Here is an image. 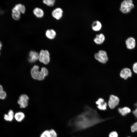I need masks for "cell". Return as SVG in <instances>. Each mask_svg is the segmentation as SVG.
Listing matches in <instances>:
<instances>
[{
  "instance_id": "f1b7e54d",
  "label": "cell",
  "mask_w": 137,
  "mask_h": 137,
  "mask_svg": "<svg viewBox=\"0 0 137 137\" xmlns=\"http://www.w3.org/2000/svg\"><path fill=\"white\" fill-rule=\"evenodd\" d=\"M135 106H136V108L133 111L132 113L137 118V102L135 103Z\"/></svg>"
},
{
  "instance_id": "603a6c76",
  "label": "cell",
  "mask_w": 137,
  "mask_h": 137,
  "mask_svg": "<svg viewBox=\"0 0 137 137\" xmlns=\"http://www.w3.org/2000/svg\"><path fill=\"white\" fill-rule=\"evenodd\" d=\"M40 137H51L49 130L44 131L41 134Z\"/></svg>"
},
{
  "instance_id": "7c38bea8",
  "label": "cell",
  "mask_w": 137,
  "mask_h": 137,
  "mask_svg": "<svg viewBox=\"0 0 137 137\" xmlns=\"http://www.w3.org/2000/svg\"><path fill=\"white\" fill-rule=\"evenodd\" d=\"M39 54L36 51H31L29 53V61L31 63H33L39 59Z\"/></svg>"
},
{
  "instance_id": "30bf717a",
  "label": "cell",
  "mask_w": 137,
  "mask_h": 137,
  "mask_svg": "<svg viewBox=\"0 0 137 137\" xmlns=\"http://www.w3.org/2000/svg\"><path fill=\"white\" fill-rule=\"evenodd\" d=\"M96 104L97 105V107L99 109L101 110H105L107 109V104L103 98H99L96 101Z\"/></svg>"
},
{
  "instance_id": "7a4b0ae2",
  "label": "cell",
  "mask_w": 137,
  "mask_h": 137,
  "mask_svg": "<svg viewBox=\"0 0 137 137\" xmlns=\"http://www.w3.org/2000/svg\"><path fill=\"white\" fill-rule=\"evenodd\" d=\"M39 68L38 65H35L31 69V74L33 79L42 80L44 79L45 76L48 75V71L45 67H42L40 71H39Z\"/></svg>"
},
{
  "instance_id": "ffe728a7",
  "label": "cell",
  "mask_w": 137,
  "mask_h": 137,
  "mask_svg": "<svg viewBox=\"0 0 137 137\" xmlns=\"http://www.w3.org/2000/svg\"><path fill=\"white\" fill-rule=\"evenodd\" d=\"M12 18L15 20H18L20 18V13L15 7L12 10Z\"/></svg>"
},
{
  "instance_id": "4dcf8cb0",
  "label": "cell",
  "mask_w": 137,
  "mask_h": 137,
  "mask_svg": "<svg viewBox=\"0 0 137 137\" xmlns=\"http://www.w3.org/2000/svg\"><path fill=\"white\" fill-rule=\"evenodd\" d=\"M3 91V88L2 87L1 85H0V92Z\"/></svg>"
},
{
  "instance_id": "9a60e30c",
  "label": "cell",
  "mask_w": 137,
  "mask_h": 137,
  "mask_svg": "<svg viewBox=\"0 0 137 137\" xmlns=\"http://www.w3.org/2000/svg\"><path fill=\"white\" fill-rule=\"evenodd\" d=\"M45 34L48 38L50 39H53L55 37L56 33L55 30L50 29L47 30L45 32Z\"/></svg>"
},
{
  "instance_id": "4316f807",
  "label": "cell",
  "mask_w": 137,
  "mask_h": 137,
  "mask_svg": "<svg viewBox=\"0 0 137 137\" xmlns=\"http://www.w3.org/2000/svg\"><path fill=\"white\" fill-rule=\"evenodd\" d=\"M118 134L116 131H112L109 135V137H118Z\"/></svg>"
},
{
  "instance_id": "2e32d148",
  "label": "cell",
  "mask_w": 137,
  "mask_h": 137,
  "mask_svg": "<svg viewBox=\"0 0 137 137\" xmlns=\"http://www.w3.org/2000/svg\"><path fill=\"white\" fill-rule=\"evenodd\" d=\"M14 114L11 110H10L7 114H5L4 116V119L6 121H11L14 118Z\"/></svg>"
},
{
  "instance_id": "d6986e66",
  "label": "cell",
  "mask_w": 137,
  "mask_h": 137,
  "mask_svg": "<svg viewBox=\"0 0 137 137\" xmlns=\"http://www.w3.org/2000/svg\"><path fill=\"white\" fill-rule=\"evenodd\" d=\"M131 110L128 107H125L122 108H119L118 109L119 112L122 116H125L128 113H130Z\"/></svg>"
},
{
  "instance_id": "d6a6232c",
  "label": "cell",
  "mask_w": 137,
  "mask_h": 137,
  "mask_svg": "<svg viewBox=\"0 0 137 137\" xmlns=\"http://www.w3.org/2000/svg\"><path fill=\"white\" fill-rule=\"evenodd\" d=\"M128 137H129V136H128Z\"/></svg>"
},
{
  "instance_id": "5b68a950",
  "label": "cell",
  "mask_w": 137,
  "mask_h": 137,
  "mask_svg": "<svg viewBox=\"0 0 137 137\" xmlns=\"http://www.w3.org/2000/svg\"><path fill=\"white\" fill-rule=\"evenodd\" d=\"M95 59L101 63H105L108 61V58L106 52L100 50L94 55Z\"/></svg>"
},
{
  "instance_id": "f546056e",
  "label": "cell",
  "mask_w": 137,
  "mask_h": 137,
  "mask_svg": "<svg viewBox=\"0 0 137 137\" xmlns=\"http://www.w3.org/2000/svg\"><path fill=\"white\" fill-rule=\"evenodd\" d=\"M4 13V11L0 8V14H2Z\"/></svg>"
},
{
  "instance_id": "9c48e42d",
  "label": "cell",
  "mask_w": 137,
  "mask_h": 137,
  "mask_svg": "<svg viewBox=\"0 0 137 137\" xmlns=\"http://www.w3.org/2000/svg\"><path fill=\"white\" fill-rule=\"evenodd\" d=\"M125 43L126 47L129 50L133 49L136 47V40L132 37H130L128 38L125 41Z\"/></svg>"
},
{
  "instance_id": "277c9868",
  "label": "cell",
  "mask_w": 137,
  "mask_h": 137,
  "mask_svg": "<svg viewBox=\"0 0 137 137\" xmlns=\"http://www.w3.org/2000/svg\"><path fill=\"white\" fill-rule=\"evenodd\" d=\"M39 55V60L41 62L46 64L50 61V54L47 50H41Z\"/></svg>"
},
{
  "instance_id": "3957f363",
  "label": "cell",
  "mask_w": 137,
  "mask_h": 137,
  "mask_svg": "<svg viewBox=\"0 0 137 137\" xmlns=\"http://www.w3.org/2000/svg\"><path fill=\"white\" fill-rule=\"evenodd\" d=\"M134 7V5L132 1L125 0L121 3L120 10L122 13L127 14L130 13Z\"/></svg>"
},
{
  "instance_id": "d4e9b609",
  "label": "cell",
  "mask_w": 137,
  "mask_h": 137,
  "mask_svg": "<svg viewBox=\"0 0 137 137\" xmlns=\"http://www.w3.org/2000/svg\"><path fill=\"white\" fill-rule=\"evenodd\" d=\"M131 131L134 132L137 131V122L134 123L131 126Z\"/></svg>"
},
{
  "instance_id": "8fae6325",
  "label": "cell",
  "mask_w": 137,
  "mask_h": 137,
  "mask_svg": "<svg viewBox=\"0 0 137 137\" xmlns=\"http://www.w3.org/2000/svg\"><path fill=\"white\" fill-rule=\"evenodd\" d=\"M63 13V11L61 8H57L53 10L52 14L54 18L57 20H59L62 17Z\"/></svg>"
},
{
  "instance_id": "ba28073f",
  "label": "cell",
  "mask_w": 137,
  "mask_h": 137,
  "mask_svg": "<svg viewBox=\"0 0 137 137\" xmlns=\"http://www.w3.org/2000/svg\"><path fill=\"white\" fill-rule=\"evenodd\" d=\"M29 97L26 94H22L19 98L18 102L21 108H25L28 105Z\"/></svg>"
},
{
  "instance_id": "4fadbf2b",
  "label": "cell",
  "mask_w": 137,
  "mask_h": 137,
  "mask_svg": "<svg viewBox=\"0 0 137 137\" xmlns=\"http://www.w3.org/2000/svg\"><path fill=\"white\" fill-rule=\"evenodd\" d=\"M105 40V36L103 34L101 33L96 35V37L94 39V41L96 44H100L104 42Z\"/></svg>"
},
{
  "instance_id": "e0dca14e",
  "label": "cell",
  "mask_w": 137,
  "mask_h": 137,
  "mask_svg": "<svg viewBox=\"0 0 137 137\" xmlns=\"http://www.w3.org/2000/svg\"><path fill=\"white\" fill-rule=\"evenodd\" d=\"M102 27L101 23L99 21L97 20L93 22L92 25V28L93 30L98 31L100 30Z\"/></svg>"
},
{
  "instance_id": "484cf974",
  "label": "cell",
  "mask_w": 137,
  "mask_h": 137,
  "mask_svg": "<svg viewBox=\"0 0 137 137\" xmlns=\"http://www.w3.org/2000/svg\"><path fill=\"white\" fill-rule=\"evenodd\" d=\"M51 137H57V134L55 130L53 129L49 130Z\"/></svg>"
},
{
  "instance_id": "ac0fdd59",
  "label": "cell",
  "mask_w": 137,
  "mask_h": 137,
  "mask_svg": "<svg viewBox=\"0 0 137 137\" xmlns=\"http://www.w3.org/2000/svg\"><path fill=\"white\" fill-rule=\"evenodd\" d=\"M25 115L24 113L22 112H18L14 114V118L17 121L21 122L24 118Z\"/></svg>"
},
{
  "instance_id": "44dd1931",
  "label": "cell",
  "mask_w": 137,
  "mask_h": 137,
  "mask_svg": "<svg viewBox=\"0 0 137 137\" xmlns=\"http://www.w3.org/2000/svg\"><path fill=\"white\" fill-rule=\"evenodd\" d=\"M20 13H24L25 11V8L24 6L21 4L16 5L14 7Z\"/></svg>"
},
{
  "instance_id": "cb8c5ba5",
  "label": "cell",
  "mask_w": 137,
  "mask_h": 137,
  "mask_svg": "<svg viewBox=\"0 0 137 137\" xmlns=\"http://www.w3.org/2000/svg\"><path fill=\"white\" fill-rule=\"evenodd\" d=\"M132 70L133 72L137 74V61L134 62L132 65Z\"/></svg>"
},
{
  "instance_id": "1f68e13d",
  "label": "cell",
  "mask_w": 137,
  "mask_h": 137,
  "mask_svg": "<svg viewBox=\"0 0 137 137\" xmlns=\"http://www.w3.org/2000/svg\"><path fill=\"white\" fill-rule=\"evenodd\" d=\"M2 44L1 43V42L0 41V50L1 49V47H2Z\"/></svg>"
},
{
  "instance_id": "5bb4252c",
  "label": "cell",
  "mask_w": 137,
  "mask_h": 137,
  "mask_svg": "<svg viewBox=\"0 0 137 137\" xmlns=\"http://www.w3.org/2000/svg\"><path fill=\"white\" fill-rule=\"evenodd\" d=\"M33 13L34 15L38 18H42L44 14L43 10L38 7L35 8L33 10Z\"/></svg>"
},
{
  "instance_id": "83f0119b",
  "label": "cell",
  "mask_w": 137,
  "mask_h": 137,
  "mask_svg": "<svg viewBox=\"0 0 137 137\" xmlns=\"http://www.w3.org/2000/svg\"><path fill=\"white\" fill-rule=\"evenodd\" d=\"M6 97V92L3 90L0 92V98L2 99H4Z\"/></svg>"
},
{
  "instance_id": "7402d4cb",
  "label": "cell",
  "mask_w": 137,
  "mask_h": 137,
  "mask_svg": "<svg viewBox=\"0 0 137 137\" xmlns=\"http://www.w3.org/2000/svg\"><path fill=\"white\" fill-rule=\"evenodd\" d=\"M43 3L46 5L49 6H53L55 2L54 0H44L43 1Z\"/></svg>"
},
{
  "instance_id": "8992f818",
  "label": "cell",
  "mask_w": 137,
  "mask_h": 137,
  "mask_svg": "<svg viewBox=\"0 0 137 137\" xmlns=\"http://www.w3.org/2000/svg\"><path fill=\"white\" fill-rule=\"evenodd\" d=\"M119 101L118 96L112 95H110L108 102L109 107L111 109H114L118 105Z\"/></svg>"
},
{
  "instance_id": "6da1fadb",
  "label": "cell",
  "mask_w": 137,
  "mask_h": 137,
  "mask_svg": "<svg viewBox=\"0 0 137 137\" xmlns=\"http://www.w3.org/2000/svg\"><path fill=\"white\" fill-rule=\"evenodd\" d=\"M109 119L102 118L96 110L85 106L84 112L71 119L69 124L73 130L78 131L86 129Z\"/></svg>"
},
{
  "instance_id": "52a82bcc",
  "label": "cell",
  "mask_w": 137,
  "mask_h": 137,
  "mask_svg": "<svg viewBox=\"0 0 137 137\" xmlns=\"http://www.w3.org/2000/svg\"><path fill=\"white\" fill-rule=\"evenodd\" d=\"M119 75L121 78L126 80L132 77L133 73L130 68L128 67H125L121 70Z\"/></svg>"
}]
</instances>
